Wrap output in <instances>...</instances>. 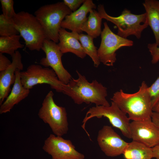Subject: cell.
Returning a JSON list of instances; mask_svg holds the SVG:
<instances>
[{"label":"cell","mask_w":159,"mask_h":159,"mask_svg":"<svg viewBox=\"0 0 159 159\" xmlns=\"http://www.w3.org/2000/svg\"><path fill=\"white\" fill-rule=\"evenodd\" d=\"M76 72L78 78H72L67 84H64L62 92L70 97L77 104L85 103H94L97 106H110L106 99L107 88L96 80L89 82L84 75L77 70Z\"/></svg>","instance_id":"cell-1"},{"label":"cell","mask_w":159,"mask_h":159,"mask_svg":"<svg viewBox=\"0 0 159 159\" xmlns=\"http://www.w3.org/2000/svg\"><path fill=\"white\" fill-rule=\"evenodd\" d=\"M148 87L143 81L139 90L127 93L121 89L114 93L111 99L132 121H141L151 118L153 107L148 91Z\"/></svg>","instance_id":"cell-2"},{"label":"cell","mask_w":159,"mask_h":159,"mask_svg":"<svg viewBox=\"0 0 159 159\" xmlns=\"http://www.w3.org/2000/svg\"><path fill=\"white\" fill-rule=\"evenodd\" d=\"M72 12L62 1L42 6L35 11L34 15L42 27L46 39L57 43L61 23Z\"/></svg>","instance_id":"cell-3"},{"label":"cell","mask_w":159,"mask_h":159,"mask_svg":"<svg viewBox=\"0 0 159 159\" xmlns=\"http://www.w3.org/2000/svg\"><path fill=\"white\" fill-rule=\"evenodd\" d=\"M97 9L102 18L115 24L118 28L117 34L124 38L127 39L129 36L132 35L138 39H140L142 32L148 26L145 12L140 14H135L125 9L120 15L114 17L109 15L106 13L102 4H99Z\"/></svg>","instance_id":"cell-4"},{"label":"cell","mask_w":159,"mask_h":159,"mask_svg":"<svg viewBox=\"0 0 159 159\" xmlns=\"http://www.w3.org/2000/svg\"><path fill=\"white\" fill-rule=\"evenodd\" d=\"M13 19L26 47L31 51L42 49L46 37L42 27L35 15L22 11L16 13Z\"/></svg>","instance_id":"cell-5"},{"label":"cell","mask_w":159,"mask_h":159,"mask_svg":"<svg viewBox=\"0 0 159 159\" xmlns=\"http://www.w3.org/2000/svg\"><path fill=\"white\" fill-rule=\"evenodd\" d=\"M52 91L45 96L38 113L39 117L48 124L54 134L62 136L67 134L68 123L65 108L57 105L55 102Z\"/></svg>","instance_id":"cell-6"},{"label":"cell","mask_w":159,"mask_h":159,"mask_svg":"<svg viewBox=\"0 0 159 159\" xmlns=\"http://www.w3.org/2000/svg\"><path fill=\"white\" fill-rule=\"evenodd\" d=\"M102 117L107 118L112 125L119 129L124 136L131 139L130 128V120L113 101L110 106L96 105L90 108L87 111L82 122V127L89 137L90 135L85 128L87 122L93 117L100 118Z\"/></svg>","instance_id":"cell-7"},{"label":"cell","mask_w":159,"mask_h":159,"mask_svg":"<svg viewBox=\"0 0 159 159\" xmlns=\"http://www.w3.org/2000/svg\"><path fill=\"white\" fill-rule=\"evenodd\" d=\"M20 77L22 85L30 90L35 85L47 84L58 92H62L64 84L59 80L54 71L40 64H33L24 71H20Z\"/></svg>","instance_id":"cell-8"},{"label":"cell","mask_w":159,"mask_h":159,"mask_svg":"<svg viewBox=\"0 0 159 159\" xmlns=\"http://www.w3.org/2000/svg\"><path fill=\"white\" fill-rule=\"evenodd\" d=\"M104 28L101 34V43L97 49L100 62L106 66L113 65L116 61V51L120 48L133 45L132 41L122 38L113 32L107 23H104Z\"/></svg>","instance_id":"cell-9"},{"label":"cell","mask_w":159,"mask_h":159,"mask_svg":"<svg viewBox=\"0 0 159 159\" xmlns=\"http://www.w3.org/2000/svg\"><path fill=\"white\" fill-rule=\"evenodd\" d=\"M42 50L45 53V57L41 59L39 64L44 67H51L55 72L59 80L64 84H67L72 77L63 66L62 57L63 54L61 51L57 44L45 39Z\"/></svg>","instance_id":"cell-10"},{"label":"cell","mask_w":159,"mask_h":159,"mask_svg":"<svg viewBox=\"0 0 159 159\" xmlns=\"http://www.w3.org/2000/svg\"><path fill=\"white\" fill-rule=\"evenodd\" d=\"M42 149L52 159H84L85 155L75 149L69 140L51 134L45 140Z\"/></svg>","instance_id":"cell-11"},{"label":"cell","mask_w":159,"mask_h":159,"mask_svg":"<svg viewBox=\"0 0 159 159\" xmlns=\"http://www.w3.org/2000/svg\"><path fill=\"white\" fill-rule=\"evenodd\" d=\"M97 141L102 151L110 157L123 154L128 143L108 125H104L99 131Z\"/></svg>","instance_id":"cell-12"},{"label":"cell","mask_w":159,"mask_h":159,"mask_svg":"<svg viewBox=\"0 0 159 159\" xmlns=\"http://www.w3.org/2000/svg\"><path fill=\"white\" fill-rule=\"evenodd\" d=\"M132 140L152 148L159 143V128L151 118L143 120L132 121L130 125Z\"/></svg>","instance_id":"cell-13"},{"label":"cell","mask_w":159,"mask_h":159,"mask_svg":"<svg viewBox=\"0 0 159 159\" xmlns=\"http://www.w3.org/2000/svg\"><path fill=\"white\" fill-rule=\"evenodd\" d=\"M11 64L4 71L0 72V105L4 101L11 90V86L15 80V72L17 69L22 70L24 66L21 55L17 50L11 56Z\"/></svg>","instance_id":"cell-14"},{"label":"cell","mask_w":159,"mask_h":159,"mask_svg":"<svg viewBox=\"0 0 159 159\" xmlns=\"http://www.w3.org/2000/svg\"><path fill=\"white\" fill-rule=\"evenodd\" d=\"M96 8V6L92 0H85L77 10L66 16L61 23V28L81 34L82 32V27L87 19V14Z\"/></svg>","instance_id":"cell-15"},{"label":"cell","mask_w":159,"mask_h":159,"mask_svg":"<svg viewBox=\"0 0 159 159\" xmlns=\"http://www.w3.org/2000/svg\"><path fill=\"white\" fill-rule=\"evenodd\" d=\"M79 34L73 32H69L65 29L60 28L57 44L63 54L71 52L81 58L85 57L86 54L78 39Z\"/></svg>","instance_id":"cell-16"},{"label":"cell","mask_w":159,"mask_h":159,"mask_svg":"<svg viewBox=\"0 0 159 159\" xmlns=\"http://www.w3.org/2000/svg\"><path fill=\"white\" fill-rule=\"evenodd\" d=\"M21 70L17 69L15 72V80L10 93L0 105V114L10 112L14 106L27 97L30 90L22 85L20 77Z\"/></svg>","instance_id":"cell-17"},{"label":"cell","mask_w":159,"mask_h":159,"mask_svg":"<svg viewBox=\"0 0 159 159\" xmlns=\"http://www.w3.org/2000/svg\"><path fill=\"white\" fill-rule=\"evenodd\" d=\"M143 4L145 10L148 26L155 36V43L159 47V1L145 0Z\"/></svg>","instance_id":"cell-18"},{"label":"cell","mask_w":159,"mask_h":159,"mask_svg":"<svg viewBox=\"0 0 159 159\" xmlns=\"http://www.w3.org/2000/svg\"><path fill=\"white\" fill-rule=\"evenodd\" d=\"M123 154L125 159H151L153 158L152 148L133 140L128 143Z\"/></svg>","instance_id":"cell-19"},{"label":"cell","mask_w":159,"mask_h":159,"mask_svg":"<svg viewBox=\"0 0 159 159\" xmlns=\"http://www.w3.org/2000/svg\"><path fill=\"white\" fill-rule=\"evenodd\" d=\"M102 19L97 11L92 10L89 12L87 19L82 27V32H86L87 35L93 38H96L101 35Z\"/></svg>","instance_id":"cell-20"},{"label":"cell","mask_w":159,"mask_h":159,"mask_svg":"<svg viewBox=\"0 0 159 159\" xmlns=\"http://www.w3.org/2000/svg\"><path fill=\"white\" fill-rule=\"evenodd\" d=\"M19 34L10 36L0 37V53H6L11 57L19 49L23 48L24 45L20 42Z\"/></svg>","instance_id":"cell-21"},{"label":"cell","mask_w":159,"mask_h":159,"mask_svg":"<svg viewBox=\"0 0 159 159\" xmlns=\"http://www.w3.org/2000/svg\"><path fill=\"white\" fill-rule=\"evenodd\" d=\"M78 38L84 52L92 59L94 67H98L100 62L98 57L97 48L94 44V38L87 34H79Z\"/></svg>","instance_id":"cell-22"},{"label":"cell","mask_w":159,"mask_h":159,"mask_svg":"<svg viewBox=\"0 0 159 159\" xmlns=\"http://www.w3.org/2000/svg\"><path fill=\"white\" fill-rule=\"evenodd\" d=\"M19 34L13 18H7L2 14L0 15V36H10Z\"/></svg>","instance_id":"cell-23"},{"label":"cell","mask_w":159,"mask_h":159,"mask_svg":"<svg viewBox=\"0 0 159 159\" xmlns=\"http://www.w3.org/2000/svg\"><path fill=\"white\" fill-rule=\"evenodd\" d=\"M2 14L6 17L13 18L16 13L14 7V1L13 0H0Z\"/></svg>","instance_id":"cell-24"},{"label":"cell","mask_w":159,"mask_h":159,"mask_svg":"<svg viewBox=\"0 0 159 159\" xmlns=\"http://www.w3.org/2000/svg\"><path fill=\"white\" fill-rule=\"evenodd\" d=\"M148 91L153 108L159 101V77L150 86L148 87Z\"/></svg>","instance_id":"cell-25"},{"label":"cell","mask_w":159,"mask_h":159,"mask_svg":"<svg viewBox=\"0 0 159 159\" xmlns=\"http://www.w3.org/2000/svg\"><path fill=\"white\" fill-rule=\"evenodd\" d=\"M147 46L152 56V63H157L159 61V47L155 43L148 44Z\"/></svg>","instance_id":"cell-26"},{"label":"cell","mask_w":159,"mask_h":159,"mask_svg":"<svg viewBox=\"0 0 159 159\" xmlns=\"http://www.w3.org/2000/svg\"><path fill=\"white\" fill-rule=\"evenodd\" d=\"M85 0H64V4L72 12H73L78 9L82 4L85 2Z\"/></svg>","instance_id":"cell-27"},{"label":"cell","mask_w":159,"mask_h":159,"mask_svg":"<svg viewBox=\"0 0 159 159\" xmlns=\"http://www.w3.org/2000/svg\"><path fill=\"white\" fill-rule=\"evenodd\" d=\"M11 62L3 54L0 53V72L6 69Z\"/></svg>","instance_id":"cell-28"},{"label":"cell","mask_w":159,"mask_h":159,"mask_svg":"<svg viewBox=\"0 0 159 159\" xmlns=\"http://www.w3.org/2000/svg\"><path fill=\"white\" fill-rule=\"evenodd\" d=\"M152 121L159 128V112H153L151 116Z\"/></svg>","instance_id":"cell-29"},{"label":"cell","mask_w":159,"mask_h":159,"mask_svg":"<svg viewBox=\"0 0 159 159\" xmlns=\"http://www.w3.org/2000/svg\"><path fill=\"white\" fill-rule=\"evenodd\" d=\"M153 158H155L156 159H159V143L152 148Z\"/></svg>","instance_id":"cell-30"},{"label":"cell","mask_w":159,"mask_h":159,"mask_svg":"<svg viewBox=\"0 0 159 159\" xmlns=\"http://www.w3.org/2000/svg\"><path fill=\"white\" fill-rule=\"evenodd\" d=\"M153 111L154 112H159V101L153 107Z\"/></svg>","instance_id":"cell-31"}]
</instances>
